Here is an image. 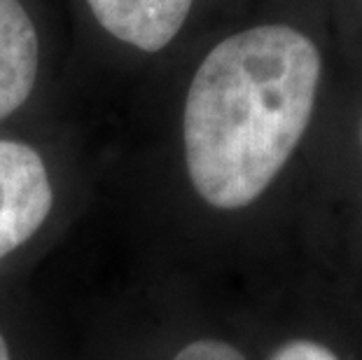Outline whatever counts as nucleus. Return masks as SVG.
<instances>
[{
  "instance_id": "8",
  "label": "nucleus",
  "mask_w": 362,
  "mask_h": 360,
  "mask_svg": "<svg viewBox=\"0 0 362 360\" xmlns=\"http://www.w3.org/2000/svg\"><path fill=\"white\" fill-rule=\"evenodd\" d=\"M360 136H362V132H360Z\"/></svg>"
},
{
  "instance_id": "5",
  "label": "nucleus",
  "mask_w": 362,
  "mask_h": 360,
  "mask_svg": "<svg viewBox=\"0 0 362 360\" xmlns=\"http://www.w3.org/2000/svg\"><path fill=\"white\" fill-rule=\"evenodd\" d=\"M173 360H245V356L227 342L199 339L187 344Z\"/></svg>"
},
{
  "instance_id": "6",
  "label": "nucleus",
  "mask_w": 362,
  "mask_h": 360,
  "mask_svg": "<svg viewBox=\"0 0 362 360\" xmlns=\"http://www.w3.org/2000/svg\"><path fill=\"white\" fill-rule=\"evenodd\" d=\"M272 360H339L327 347L309 339H292L276 351Z\"/></svg>"
},
{
  "instance_id": "2",
  "label": "nucleus",
  "mask_w": 362,
  "mask_h": 360,
  "mask_svg": "<svg viewBox=\"0 0 362 360\" xmlns=\"http://www.w3.org/2000/svg\"><path fill=\"white\" fill-rule=\"evenodd\" d=\"M42 157L26 143L0 141V257L33 236L52 211Z\"/></svg>"
},
{
  "instance_id": "1",
  "label": "nucleus",
  "mask_w": 362,
  "mask_h": 360,
  "mask_svg": "<svg viewBox=\"0 0 362 360\" xmlns=\"http://www.w3.org/2000/svg\"><path fill=\"white\" fill-rule=\"evenodd\" d=\"M320 52L302 30L267 24L218 42L182 112L187 173L222 211L252 204L302 141L318 96Z\"/></svg>"
},
{
  "instance_id": "4",
  "label": "nucleus",
  "mask_w": 362,
  "mask_h": 360,
  "mask_svg": "<svg viewBox=\"0 0 362 360\" xmlns=\"http://www.w3.org/2000/svg\"><path fill=\"white\" fill-rule=\"evenodd\" d=\"M40 45L19 0H0V122L17 112L35 87Z\"/></svg>"
},
{
  "instance_id": "3",
  "label": "nucleus",
  "mask_w": 362,
  "mask_h": 360,
  "mask_svg": "<svg viewBox=\"0 0 362 360\" xmlns=\"http://www.w3.org/2000/svg\"><path fill=\"white\" fill-rule=\"evenodd\" d=\"M194 0H87L96 21L141 52H159L178 35Z\"/></svg>"
},
{
  "instance_id": "7",
  "label": "nucleus",
  "mask_w": 362,
  "mask_h": 360,
  "mask_svg": "<svg viewBox=\"0 0 362 360\" xmlns=\"http://www.w3.org/2000/svg\"><path fill=\"white\" fill-rule=\"evenodd\" d=\"M0 360H10V351H7V344L3 339V335H0Z\"/></svg>"
}]
</instances>
